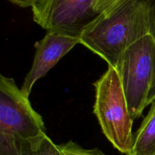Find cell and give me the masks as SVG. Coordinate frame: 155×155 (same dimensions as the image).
Instances as JSON below:
<instances>
[{
	"instance_id": "cell-11",
	"label": "cell",
	"mask_w": 155,
	"mask_h": 155,
	"mask_svg": "<svg viewBox=\"0 0 155 155\" xmlns=\"http://www.w3.org/2000/svg\"><path fill=\"white\" fill-rule=\"evenodd\" d=\"M11 2L19 7L27 8V7H33V5L36 4L39 0H9Z\"/></svg>"
},
{
	"instance_id": "cell-7",
	"label": "cell",
	"mask_w": 155,
	"mask_h": 155,
	"mask_svg": "<svg viewBox=\"0 0 155 155\" xmlns=\"http://www.w3.org/2000/svg\"><path fill=\"white\" fill-rule=\"evenodd\" d=\"M130 155H155V100L134 135V145Z\"/></svg>"
},
{
	"instance_id": "cell-8",
	"label": "cell",
	"mask_w": 155,
	"mask_h": 155,
	"mask_svg": "<svg viewBox=\"0 0 155 155\" xmlns=\"http://www.w3.org/2000/svg\"><path fill=\"white\" fill-rule=\"evenodd\" d=\"M12 141L17 155H64L47 134L27 141Z\"/></svg>"
},
{
	"instance_id": "cell-12",
	"label": "cell",
	"mask_w": 155,
	"mask_h": 155,
	"mask_svg": "<svg viewBox=\"0 0 155 155\" xmlns=\"http://www.w3.org/2000/svg\"><path fill=\"white\" fill-rule=\"evenodd\" d=\"M151 12V26H152V33L151 34L155 39V0H150Z\"/></svg>"
},
{
	"instance_id": "cell-4",
	"label": "cell",
	"mask_w": 155,
	"mask_h": 155,
	"mask_svg": "<svg viewBox=\"0 0 155 155\" xmlns=\"http://www.w3.org/2000/svg\"><path fill=\"white\" fill-rule=\"evenodd\" d=\"M46 134L42 117L13 78L0 76V138L27 141Z\"/></svg>"
},
{
	"instance_id": "cell-9",
	"label": "cell",
	"mask_w": 155,
	"mask_h": 155,
	"mask_svg": "<svg viewBox=\"0 0 155 155\" xmlns=\"http://www.w3.org/2000/svg\"><path fill=\"white\" fill-rule=\"evenodd\" d=\"M58 146L64 155H106L98 148L87 149L73 141H69L61 145H58Z\"/></svg>"
},
{
	"instance_id": "cell-1",
	"label": "cell",
	"mask_w": 155,
	"mask_h": 155,
	"mask_svg": "<svg viewBox=\"0 0 155 155\" xmlns=\"http://www.w3.org/2000/svg\"><path fill=\"white\" fill-rule=\"evenodd\" d=\"M152 33L150 0H120L88 26L80 44L117 68L125 51Z\"/></svg>"
},
{
	"instance_id": "cell-2",
	"label": "cell",
	"mask_w": 155,
	"mask_h": 155,
	"mask_svg": "<svg viewBox=\"0 0 155 155\" xmlns=\"http://www.w3.org/2000/svg\"><path fill=\"white\" fill-rule=\"evenodd\" d=\"M93 86L95 91L93 112L103 133L117 151L130 155L134 145V120L117 70L108 67Z\"/></svg>"
},
{
	"instance_id": "cell-5",
	"label": "cell",
	"mask_w": 155,
	"mask_h": 155,
	"mask_svg": "<svg viewBox=\"0 0 155 155\" xmlns=\"http://www.w3.org/2000/svg\"><path fill=\"white\" fill-rule=\"evenodd\" d=\"M98 0H39L32 7L35 23L47 31L80 37L100 16Z\"/></svg>"
},
{
	"instance_id": "cell-3",
	"label": "cell",
	"mask_w": 155,
	"mask_h": 155,
	"mask_svg": "<svg viewBox=\"0 0 155 155\" xmlns=\"http://www.w3.org/2000/svg\"><path fill=\"white\" fill-rule=\"evenodd\" d=\"M133 120L147 107L155 81V39L148 34L129 47L116 68Z\"/></svg>"
},
{
	"instance_id": "cell-6",
	"label": "cell",
	"mask_w": 155,
	"mask_h": 155,
	"mask_svg": "<svg viewBox=\"0 0 155 155\" xmlns=\"http://www.w3.org/2000/svg\"><path fill=\"white\" fill-rule=\"evenodd\" d=\"M77 44H80L79 37L57 31H47L45 36L35 45L33 64L21 88L24 95L29 98L35 83L45 77Z\"/></svg>"
},
{
	"instance_id": "cell-10",
	"label": "cell",
	"mask_w": 155,
	"mask_h": 155,
	"mask_svg": "<svg viewBox=\"0 0 155 155\" xmlns=\"http://www.w3.org/2000/svg\"><path fill=\"white\" fill-rule=\"evenodd\" d=\"M120 1V0H98V9L100 14L103 15L104 13H105Z\"/></svg>"
},
{
	"instance_id": "cell-13",
	"label": "cell",
	"mask_w": 155,
	"mask_h": 155,
	"mask_svg": "<svg viewBox=\"0 0 155 155\" xmlns=\"http://www.w3.org/2000/svg\"><path fill=\"white\" fill-rule=\"evenodd\" d=\"M154 100H155V81L154 84H153L152 87H151L149 95H148V101H147V105L148 106L149 104H151V103H152Z\"/></svg>"
}]
</instances>
